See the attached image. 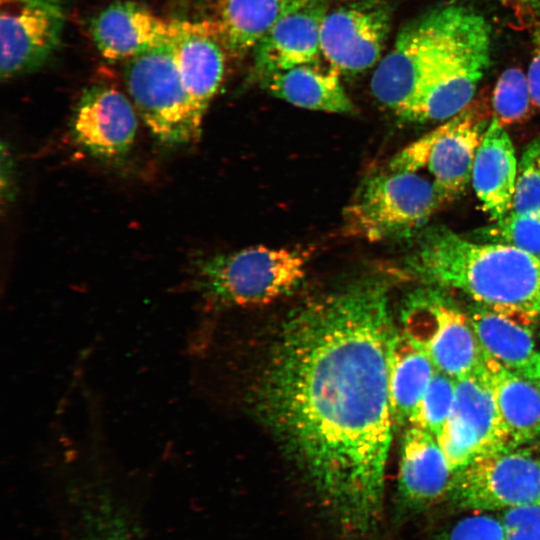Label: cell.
<instances>
[{
  "mask_svg": "<svg viewBox=\"0 0 540 540\" xmlns=\"http://www.w3.org/2000/svg\"><path fill=\"white\" fill-rule=\"evenodd\" d=\"M395 333L386 282L355 280L288 315L256 387L258 415L352 540L381 520Z\"/></svg>",
  "mask_w": 540,
  "mask_h": 540,
  "instance_id": "1",
  "label": "cell"
},
{
  "mask_svg": "<svg viewBox=\"0 0 540 540\" xmlns=\"http://www.w3.org/2000/svg\"><path fill=\"white\" fill-rule=\"evenodd\" d=\"M404 268L428 286L460 292L477 304L540 316V255L435 226L419 237Z\"/></svg>",
  "mask_w": 540,
  "mask_h": 540,
  "instance_id": "2",
  "label": "cell"
},
{
  "mask_svg": "<svg viewBox=\"0 0 540 540\" xmlns=\"http://www.w3.org/2000/svg\"><path fill=\"white\" fill-rule=\"evenodd\" d=\"M483 19L470 7L445 4L409 22L374 70L370 82L373 96L403 119Z\"/></svg>",
  "mask_w": 540,
  "mask_h": 540,
  "instance_id": "3",
  "label": "cell"
},
{
  "mask_svg": "<svg viewBox=\"0 0 540 540\" xmlns=\"http://www.w3.org/2000/svg\"><path fill=\"white\" fill-rule=\"evenodd\" d=\"M307 262L303 251L257 245L199 260L193 287L215 308L263 306L294 292Z\"/></svg>",
  "mask_w": 540,
  "mask_h": 540,
  "instance_id": "4",
  "label": "cell"
},
{
  "mask_svg": "<svg viewBox=\"0 0 540 540\" xmlns=\"http://www.w3.org/2000/svg\"><path fill=\"white\" fill-rule=\"evenodd\" d=\"M446 202L431 178L386 168L360 185L344 211V229L374 242L409 237Z\"/></svg>",
  "mask_w": 540,
  "mask_h": 540,
  "instance_id": "5",
  "label": "cell"
},
{
  "mask_svg": "<svg viewBox=\"0 0 540 540\" xmlns=\"http://www.w3.org/2000/svg\"><path fill=\"white\" fill-rule=\"evenodd\" d=\"M124 81L131 101L152 135L166 145L200 136L197 120L169 42L126 61Z\"/></svg>",
  "mask_w": 540,
  "mask_h": 540,
  "instance_id": "6",
  "label": "cell"
},
{
  "mask_svg": "<svg viewBox=\"0 0 540 540\" xmlns=\"http://www.w3.org/2000/svg\"><path fill=\"white\" fill-rule=\"evenodd\" d=\"M402 331L422 348L436 370L458 379L478 369L484 352L467 312L442 289L410 294L402 309Z\"/></svg>",
  "mask_w": 540,
  "mask_h": 540,
  "instance_id": "7",
  "label": "cell"
},
{
  "mask_svg": "<svg viewBox=\"0 0 540 540\" xmlns=\"http://www.w3.org/2000/svg\"><path fill=\"white\" fill-rule=\"evenodd\" d=\"M489 123L482 105L470 104L407 145L387 168L411 172L426 169L447 201L453 200L471 181L475 155Z\"/></svg>",
  "mask_w": 540,
  "mask_h": 540,
  "instance_id": "8",
  "label": "cell"
},
{
  "mask_svg": "<svg viewBox=\"0 0 540 540\" xmlns=\"http://www.w3.org/2000/svg\"><path fill=\"white\" fill-rule=\"evenodd\" d=\"M448 498L471 511H502L540 504V457L518 447L476 459L454 474Z\"/></svg>",
  "mask_w": 540,
  "mask_h": 540,
  "instance_id": "9",
  "label": "cell"
},
{
  "mask_svg": "<svg viewBox=\"0 0 540 540\" xmlns=\"http://www.w3.org/2000/svg\"><path fill=\"white\" fill-rule=\"evenodd\" d=\"M436 439L454 473L478 458L511 449L483 363L456 379L452 410Z\"/></svg>",
  "mask_w": 540,
  "mask_h": 540,
  "instance_id": "10",
  "label": "cell"
},
{
  "mask_svg": "<svg viewBox=\"0 0 540 540\" xmlns=\"http://www.w3.org/2000/svg\"><path fill=\"white\" fill-rule=\"evenodd\" d=\"M392 8L386 0H357L327 11L320 31L321 54L340 75L377 65L388 40Z\"/></svg>",
  "mask_w": 540,
  "mask_h": 540,
  "instance_id": "11",
  "label": "cell"
},
{
  "mask_svg": "<svg viewBox=\"0 0 540 540\" xmlns=\"http://www.w3.org/2000/svg\"><path fill=\"white\" fill-rule=\"evenodd\" d=\"M64 24L63 0H1L2 79L41 67L58 48Z\"/></svg>",
  "mask_w": 540,
  "mask_h": 540,
  "instance_id": "12",
  "label": "cell"
},
{
  "mask_svg": "<svg viewBox=\"0 0 540 540\" xmlns=\"http://www.w3.org/2000/svg\"><path fill=\"white\" fill-rule=\"evenodd\" d=\"M491 28L484 18L428 83L403 118L412 122L446 121L470 105L490 65Z\"/></svg>",
  "mask_w": 540,
  "mask_h": 540,
  "instance_id": "13",
  "label": "cell"
},
{
  "mask_svg": "<svg viewBox=\"0 0 540 540\" xmlns=\"http://www.w3.org/2000/svg\"><path fill=\"white\" fill-rule=\"evenodd\" d=\"M137 126L132 102L107 84L86 89L72 119L77 142L90 154L104 159L125 155L133 145Z\"/></svg>",
  "mask_w": 540,
  "mask_h": 540,
  "instance_id": "14",
  "label": "cell"
},
{
  "mask_svg": "<svg viewBox=\"0 0 540 540\" xmlns=\"http://www.w3.org/2000/svg\"><path fill=\"white\" fill-rule=\"evenodd\" d=\"M170 43L195 116L202 124L223 81L228 53L213 20H172Z\"/></svg>",
  "mask_w": 540,
  "mask_h": 540,
  "instance_id": "15",
  "label": "cell"
},
{
  "mask_svg": "<svg viewBox=\"0 0 540 540\" xmlns=\"http://www.w3.org/2000/svg\"><path fill=\"white\" fill-rule=\"evenodd\" d=\"M328 0H310L280 19L253 48V74L260 80L295 66L316 63Z\"/></svg>",
  "mask_w": 540,
  "mask_h": 540,
  "instance_id": "16",
  "label": "cell"
},
{
  "mask_svg": "<svg viewBox=\"0 0 540 540\" xmlns=\"http://www.w3.org/2000/svg\"><path fill=\"white\" fill-rule=\"evenodd\" d=\"M90 31L104 58L127 61L169 42L171 21L138 3L117 1L92 20Z\"/></svg>",
  "mask_w": 540,
  "mask_h": 540,
  "instance_id": "17",
  "label": "cell"
},
{
  "mask_svg": "<svg viewBox=\"0 0 540 540\" xmlns=\"http://www.w3.org/2000/svg\"><path fill=\"white\" fill-rule=\"evenodd\" d=\"M454 474L436 437L416 426H408L400 451V504L422 509L437 502L448 495Z\"/></svg>",
  "mask_w": 540,
  "mask_h": 540,
  "instance_id": "18",
  "label": "cell"
},
{
  "mask_svg": "<svg viewBox=\"0 0 540 540\" xmlns=\"http://www.w3.org/2000/svg\"><path fill=\"white\" fill-rule=\"evenodd\" d=\"M467 313L483 352L507 369L520 371L536 353L539 315L477 303Z\"/></svg>",
  "mask_w": 540,
  "mask_h": 540,
  "instance_id": "19",
  "label": "cell"
},
{
  "mask_svg": "<svg viewBox=\"0 0 540 540\" xmlns=\"http://www.w3.org/2000/svg\"><path fill=\"white\" fill-rule=\"evenodd\" d=\"M517 174L512 141L504 126L492 117L476 152L471 174L474 192L492 221L511 210Z\"/></svg>",
  "mask_w": 540,
  "mask_h": 540,
  "instance_id": "20",
  "label": "cell"
},
{
  "mask_svg": "<svg viewBox=\"0 0 540 540\" xmlns=\"http://www.w3.org/2000/svg\"><path fill=\"white\" fill-rule=\"evenodd\" d=\"M483 367L511 448H540V392L525 377L484 353Z\"/></svg>",
  "mask_w": 540,
  "mask_h": 540,
  "instance_id": "21",
  "label": "cell"
},
{
  "mask_svg": "<svg viewBox=\"0 0 540 540\" xmlns=\"http://www.w3.org/2000/svg\"><path fill=\"white\" fill-rule=\"evenodd\" d=\"M340 74L329 65L295 66L260 79L271 95L294 106L329 113H352L354 104L346 93Z\"/></svg>",
  "mask_w": 540,
  "mask_h": 540,
  "instance_id": "22",
  "label": "cell"
},
{
  "mask_svg": "<svg viewBox=\"0 0 540 540\" xmlns=\"http://www.w3.org/2000/svg\"><path fill=\"white\" fill-rule=\"evenodd\" d=\"M310 0H222L213 20L228 55L240 58L284 16Z\"/></svg>",
  "mask_w": 540,
  "mask_h": 540,
  "instance_id": "23",
  "label": "cell"
},
{
  "mask_svg": "<svg viewBox=\"0 0 540 540\" xmlns=\"http://www.w3.org/2000/svg\"><path fill=\"white\" fill-rule=\"evenodd\" d=\"M436 368L426 352L403 331H396L388 362V388L394 427L410 425Z\"/></svg>",
  "mask_w": 540,
  "mask_h": 540,
  "instance_id": "24",
  "label": "cell"
},
{
  "mask_svg": "<svg viewBox=\"0 0 540 540\" xmlns=\"http://www.w3.org/2000/svg\"><path fill=\"white\" fill-rule=\"evenodd\" d=\"M493 117L502 126L521 123L534 108L526 74L519 68L505 70L494 87Z\"/></svg>",
  "mask_w": 540,
  "mask_h": 540,
  "instance_id": "25",
  "label": "cell"
},
{
  "mask_svg": "<svg viewBox=\"0 0 540 540\" xmlns=\"http://www.w3.org/2000/svg\"><path fill=\"white\" fill-rule=\"evenodd\" d=\"M474 240L500 243L540 255V218L509 211L474 233Z\"/></svg>",
  "mask_w": 540,
  "mask_h": 540,
  "instance_id": "26",
  "label": "cell"
},
{
  "mask_svg": "<svg viewBox=\"0 0 540 540\" xmlns=\"http://www.w3.org/2000/svg\"><path fill=\"white\" fill-rule=\"evenodd\" d=\"M455 381L456 379L436 370L409 426H416L437 437L452 410Z\"/></svg>",
  "mask_w": 540,
  "mask_h": 540,
  "instance_id": "27",
  "label": "cell"
},
{
  "mask_svg": "<svg viewBox=\"0 0 540 540\" xmlns=\"http://www.w3.org/2000/svg\"><path fill=\"white\" fill-rule=\"evenodd\" d=\"M83 540H143L136 525L119 507L100 501L82 511Z\"/></svg>",
  "mask_w": 540,
  "mask_h": 540,
  "instance_id": "28",
  "label": "cell"
},
{
  "mask_svg": "<svg viewBox=\"0 0 540 540\" xmlns=\"http://www.w3.org/2000/svg\"><path fill=\"white\" fill-rule=\"evenodd\" d=\"M510 211L540 218V135L521 157Z\"/></svg>",
  "mask_w": 540,
  "mask_h": 540,
  "instance_id": "29",
  "label": "cell"
},
{
  "mask_svg": "<svg viewBox=\"0 0 540 540\" xmlns=\"http://www.w3.org/2000/svg\"><path fill=\"white\" fill-rule=\"evenodd\" d=\"M446 530L440 540H506L500 516L473 511Z\"/></svg>",
  "mask_w": 540,
  "mask_h": 540,
  "instance_id": "30",
  "label": "cell"
},
{
  "mask_svg": "<svg viewBox=\"0 0 540 540\" xmlns=\"http://www.w3.org/2000/svg\"><path fill=\"white\" fill-rule=\"evenodd\" d=\"M506 540H540V504H527L500 511Z\"/></svg>",
  "mask_w": 540,
  "mask_h": 540,
  "instance_id": "31",
  "label": "cell"
},
{
  "mask_svg": "<svg viewBox=\"0 0 540 540\" xmlns=\"http://www.w3.org/2000/svg\"><path fill=\"white\" fill-rule=\"evenodd\" d=\"M532 44V55L526 76L533 106L540 111V19L534 24Z\"/></svg>",
  "mask_w": 540,
  "mask_h": 540,
  "instance_id": "32",
  "label": "cell"
},
{
  "mask_svg": "<svg viewBox=\"0 0 540 540\" xmlns=\"http://www.w3.org/2000/svg\"><path fill=\"white\" fill-rule=\"evenodd\" d=\"M2 177L1 179H7L6 182L1 184L2 198L5 200H11L14 194L13 184V162L9 151H5L2 146ZM3 200V201H4Z\"/></svg>",
  "mask_w": 540,
  "mask_h": 540,
  "instance_id": "33",
  "label": "cell"
},
{
  "mask_svg": "<svg viewBox=\"0 0 540 540\" xmlns=\"http://www.w3.org/2000/svg\"><path fill=\"white\" fill-rule=\"evenodd\" d=\"M521 17L537 21L540 19V0H509Z\"/></svg>",
  "mask_w": 540,
  "mask_h": 540,
  "instance_id": "34",
  "label": "cell"
},
{
  "mask_svg": "<svg viewBox=\"0 0 540 540\" xmlns=\"http://www.w3.org/2000/svg\"><path fill=\"white\" fill-rule=\"evenodd\" d=\"M517 373L528 379L540 392V352H536Z\"/></svg>",
  "mask_w": 540,
  "mask_h": 540,
  "instance_id": "35",
  "label": "cell"
},
{
  "mask_svg": "<svg viewBox=\"0 0 540 540\" xmlns=\"http://www.w3.org/2000/svg\"><path fill=\"white\" fill-rule=\"evenodd\" d=\"M536 452H537V454H538L539 457H540V448L536 449Z\"/></svg>",
  "mask_w": 540,
  "mask_h": 540,
  "instance_id": "36",
  "label": "cell"
}]
</instances>
